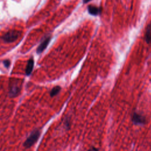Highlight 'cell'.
I'll list each match as a JSON object with an SVG mask.
<instances>
[{
	"instance_id": "6da1fadb",
	"label": "cell",
	"mask_w": 151,
	"mask_h": 151,
	"mask_svg": "<svg viewBox=\"0 0 151 151\" xmlns=\"http://www.w3.org/2000/svg\"><path fill=\"white\" fill-rule=\"evenodd\" d=\"M20 35V33L17 30H11L5 34L3 37V40L6 43H12L16 41L19 36Z\"/></svg>"
},
{
	"instance_id": "7a4b0ae2",
	"label": "cell",
	"mask_w": 151,
	"mask_h": 151,
	"mask_svg": "<svg viewBox=\"0 0 151 151\" xmlns=\"http://www.w3.org/2000/svg\"><path fill=\"white\" fill-rule=\"evenodd\" d=\"M40 135V131L36 130L31 133L29 137L26 139L24 143V146L26 148L30 147L33 145H34L37 140L38 139Z\"/></svg>"
},
{
	"instance_id": "3957f363",
	"label": "cell",
	"mask_w": 151,
	"mask_h": 151,
	"mask_svg": "<svg viewBox=\"0 0 151 151\" xmlns=\"http://www.w3.org/2000/svg\"><path fill=\"white\" fill-rule=\"evenodd\" d=\"M132 120L133 123L137 125H143L146 123L145 118L136 112L133 113L132 117Z\"/></svg>"
},
{
	"instance_id": "277c9868",
	"label": "cell",
	"mask_w": 151,
	"mask_h": 151,
	"mask_svg": "<svg viewBox=\"0 0 151 151\" xmlns=\"http://www.w3.org/2000/svg\"><path fill=\"white\" fill-rule=\"evenodd\" d=\"M20 91V87L18 83V81L14 82L10 87V96L11 97H15L18 95Z\"/></svg>"
},
{
	"instance_id": "5b68a950",
	"label": "cell",
	"mask_w": 151,
	"mask_h": 151,
	"mask_svg": "<svg viewBox=\"0 0 151 151\" xmlns=\"http://www.w3.org/2000/svg\"><path fill=\"white\" fill-rule=\"evenodd\" d=\"M50 39H51V37H50V36H48L47 37H46L42 42L40 44V45L38 46L37 50V53H41L43 50L47 47V45L48 44L50 41Z\"/></svg>"
},
{
	"instance_id": "8992f818",
	"label": "cell",
	"mask_w": 151,
	"mask_h": 151,
	"mask_svg": "<svg viewBox=\"0 0 151 151\" xmlns=\"http://www.w3.org/2000/svg\"><path fill=\"white\" fill-rule=\"evenodd\" d=\"M88 11L90 14L96 16L101 13L102 10L100 8H99L95 6H90L88 7Z\"/></svg>"
},
{
	"instance_id": "52a82bcc",
	"label": "cell",
	"mask_w": 151,
	"mask_h": 151,
	"mask_svg": "<svg viewBox=\"0 0 151 151\" xmlns=\"http://www.w3.org/2000/svg\"><path fill=\"white\" fill-rule=\"evenodd\" d=\"M33 66H34V60L33 59H30L28 60V64L27 65L26 70V73L27 75L28 76L31 74L33 69Z\"/></svg>"
},
{
	"instance_id": "ba28073f",
	"label": "cell",
	"mask_w": 151,
	"mask_h": 151,
	"mask_svg": "<svg viewBox=\"0 0 151 151\" xmlns=\"http://www.w3.org/2000/svg\"><path fill=\"white\" fill-rule=\"evenodd\" d=\"M145 40L147 43H151V26H149L146 30Z\"/></svg>"
},
{
	"instance_id": "9c48e42d",
	"label": "cell",
	"mask_w": 151,
	"mask_h": 151,
	"mask_svg": "<svg viewBox=\"0 0 151 151\" xmlns=\"http://www.w3.org/2000/svg\"><path fill=\"white\" fill-rule=\"evenodd\" d=\"M60 90H61V87L60 86H56V87H55L51 90V91H50V96H51V97L55 96L56 95H57L60 91Z\"/></svg>"
},
{
	"instance_id": "30bf717a",
	"label": "cell",
	"mask_w": 151,
	"mask_h": 151,
	"mask_svg": "<svg viewBox=\"0 0 151 151\" xmlns=\"http://www.w3.org/2000/svg\"><path fill=\"white\" fill-rule=\"evenodd\" d=\"M4 65L5 66V67H9V66L10 65V61L9 60H5L4 62Z\"/></svg>"
},
{
	"instance_id": "8fae6325",
	"label": "cell",
	"mask_w": 151,
	"mask_h": 151,
	"mask_svg": "<svg viewBox=\"0 0 151 151\" xmlns=\"http://www.w3.org/2000/svg\"><path fill=\"white\" fill-rule=\"evenodd\" d=\"M90 1H91V0H83V3H84V4H86V3H88V2H89Z\"/></svg>"
}]
</instances>
